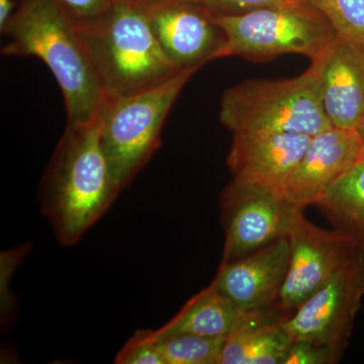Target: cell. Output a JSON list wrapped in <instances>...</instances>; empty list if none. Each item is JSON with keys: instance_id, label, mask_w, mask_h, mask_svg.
I'll use <instances>...</instances> for the list:
<instances>
[{"instance_id": "obj_1", "label": "cell", "mask_w": 364, "mask_h": 364, "mask_svg": "<svg viewBox=\"0 0 364 364\" xmlns=\"http://www.w3.org/2000/svg\"><path fill=\"white\" fill-rule=\"evenodd\" d=\"M4 56H33L51 71L63 95L68 124L98 117L104 88L77 23L55 0H21L4 28Z\"/></svg>"}, {"instance_id": "obj_2", "label": "cell", "mask_w": 364, "mask_h": 364, "mask_svg": "<svg viewBox=\"0 0 364 364\" xmlns=\"http://www.w3.org/2000/svg\"><path fill=\"white\" fill-rule=\"evenodd\" d=\"M119 193L100 143V117L67 124L39 191L41 208L60 243H77Z\"/></svg>"}, {"instance_id": "obj_3", "label": "cell", "mask_w": 364, "mask_h": 364, "mask_svg": "<svg viewBox=\"0 0 364 364\" xmlns=\"http://www.w3.org/2000/svg\"><path fill=\"white\" fill-rule=\"evenodd\" d=\"M77 26L105 97L147 90L182 70L165 55L138 0H117L95 20Z\"/></svg>"}, {"instance_id": "obj_4", "label": "cell", "mask_w": 364, "mask_h": 364, "mask_svg": "<svg viewBox=\"0 0 364 364\" xmlns=\"http://www.w3.org/2000/svg\"><path fill=\"white\" fill-rule=\"evenodd\" d=\"M220 119L233 134L277 132L315 136L331 128L321 90L320 65L312 60L291 78L253 79L228 88Z\"/></svg>"}, {"instance_id": "obj_5", "label": "cell", "mask_w": 364, "mask_h": 364, "mask_svg": "<svg viewBox=\"0 0 364 364\" xmlns=\"http://www.w3.org/2000/svg\"><path fill=\"white\" fill-rule=\"evenodd\" d=\"M200 68L182 69L139 92L105 97L98 114L100 143L119 191L134 181L159 148L163 126L172 107Z\"/></svg>"}, {"instance_id": "obj_6", "label": "cell", "mask_w": 364, "mask_h": 364, "mask_svg": "<svg viewBox=\"0 0 364 364\" xmlns=\"http://www.w3.org/2000/svg\"><path fill=\"white\" fill-rule=\"evenodd\" d=\"M225 41L218 59L240 57L265 62L284 55L318 58L337 37L331 25L312 7H262L238 16L215 18ZM217 59V60H218Z\"/></svg>"}, {"instance_id": "obj_7", "label": "cell", "mask_w": 364, "mask_h": 364, "mask_svg": "<svg viewBox=\"0 0 364 364\" xmlns=\"http://www.w3.org/2000/svg\"><path fill=\"white\" fill-rule=\"evenodd\" d=\"M225 246L221 263L231 262L287 237L299 210L273 189L233 178L221 196Z\"/></svg>"}, {"instance_id": "obj_8", "label": "cell", "mask_w": 364, "mask_h": 364, "mask_svg": "<svg viewBox=\"0 0 364 364\" xmlns=\"http://www.w3.org/2000/svg\"><path fill=\"white\" fill-rule=\"evenodd\" d=\"M287 239L289 270L274 306L289 316L364 249L339 230L329 231L308 221L304 210L296 215Z\"/></svg>"}, {"instance_id": "obj_9", "label": "cell", "mask_w": 364, "mask_h": 364, "mask_svg": "<svg viewBox=\"0 0 364 364\" xmlns=\"http://www.w3.org/2000/svg\"><path fill=\"white\" fill-rule=\"evenodd\" d=\"M364 298V249L306 299L284 326L294 341L308 340L345 351Z\"/></svg>"}, {"instance_id": "obj_10", "label": "cell", "mask_w": 364, "mask_h": 364, "mask_svg": "<svg viewBox=\"0 0 364 364\" xmlns=\"http://www.w3.org/2000/svg\"><path fill=\"white\" fill-rule=\"evenodd\" d=\"M363 161L364 145L358 130L331 127L311 138L282 196L304 210L317 205L334 184Z\"/></svg>"}, {"instance_id": "obj_11", "label": "cell", "mask_w": 364, "mask_h": 364, "mask_svg": "<svg viewBox=\"0 0 364 364\" xmlns=\"http://www.w3.org/2000/svg\"><path fill=\"white\" fill-rule=\"evenodd\" d=\"M143 4L158 42L177 68L203 67L218 59L225 36L213 14L184 2Z\"/></svg>"}, {"instance_id": "obj_12", "label": "cell", "mask_w": 364, "mask_h": 364, "mask_svg": "<svg viewBox=\"0 0 364 364\" xmlns=\"http://www.w3.org/2000/svg\"><path fill=\"white\" fill-rule=\"evenodd\" d=\"M311 138L277 132L233 134L227 164L235 179L282 193Z\"/></svg>"}, {"instance_id": "obj_13", "label": "cell", "mask_w": 364, "mask_h": 364, "mask_svg": "<svg viewBox=\"0 0 364 364\" xmlns=\"http://www.w3.org/2000/svg\"><path fill=\"white\" fill-rule=\"evenodd\" d=\"M287 237L231 261L221 263L213 284L240 311L274 305L289 270Z\"/></svg>"}, {"instance_id": "obj_14", "label": "cell", "mask_w": 364, "mask_h": 364, "mask_svg": "<svg viewBox=\"0 0 364 364\" xmlns=\"http://www.w3.org/2000/svg\"><path fill=\"white\" fill-rule=\"evenodd\" d=\"M317 60L326 114L333 127L364 122V44L336 37Z\"/></svg>"}, {"instance_id": "obj_15", "label": "cell", "mask_w": 364, "mask_h": 364, "mask_svg": "<svg viewBox=\"0 0 364 364\" xmlns=\"http://www.w3.org/2000/svg\"><path fill=\"white\" fill-rule=\"evenodd\" d=\"M274 305L241 311L225 338L221 364H284L294 340Z\"/></svg>"}, {"instance_id": "obj_16", "label": "cell", "mask_w": 364, "mask_h": 364, "mask_svg": "<svg viewBox=\"0 0 364 364\" xmlns=\"http://www.w3.org/2000/svg\"><path fill=\"white\" fill-rule=\"evenodd\" d=\"M241 311L210 284L193 296L176 317L154 330L157 335L191 334L196 336L226 337Z\"/></svg>"}, {"instance_id": "obj_17", "label": "cell", "mask_w": 364, "mask_h": 364, "mask_svg": "<svg viewBox=\"0 0 364 364\" xmlns=\"http://www.w3.org/2000/svg\"><path fill=\"white\" fill-rule=\"evenodd\" d=\"M316 205L334 229L364 247V161L334 184Z\"/></svg>"}, {"instance_id": "obj_18", "label": "cell", "mask_w": 364, "mask_h": 364, "mask_svg": "<svg viewBox=\"0 0 364 364\" xmlns=\"http://www.w3.org/2000/svg\"><path fill=\"white\" fill-rule=\"evenodd\" d=\"M165 364H221L226 337L191 334L157 335L153 331Z\"/></svg>"}, {"instance_id": "obj_19", "label": "cell", "mask_w": 364, "mask_h": 364, "mask_svg": "<svg viewBox=\"0 0 364 364\" xmlns=\"http://www.w3.org/2000/svg\"><path fill=\"white\" fill-rule=\"evenodd\" d=\"M331 25L337 37L364 44V0H299Z\"/></svg>"}, {"instance_id": "obj_20", "label": "cell", "mask_w": 364, "mask_h": 364, "mask_svg": "<svg viewBox=\"0 0 364 364\" xmlns=\"http://www.w3.org/2000/svg\"><path fill=\"white\" fill-rule=\"evenodd\" d=\"M142 4L158 1H178L200 7L208 13L218 16H238L262 7L287 6L299 0H138Z\"/></svg>"}, {"instance_id": "obj_21", "label": "cell", "mask_w": 364, "mask_h": 364, "mask_svg": "<svg viewBox=\"0 0 364 364\" xmlns=\"http://www.w3.org/2000/svg\"><path fill=\"white\" fill-rule=\"evenodd\" d=\"M114 363L165 364L152 330H139L117 352Z\"/></svg>"}, {"instance_id": "obj_22", "label": "cell", "mask_w": 364, "mask_h": 364, "mask_svg": "<svg viewBox=\"0 0 364 364\" xmlns=\"http://www.w3.org/2000/svg\"><path fill=\"white\" fill-rule=\"evenodd\" d=\"M343 351L334 347L296 340L291 344L284 364H333L341 358Z\"/></svg>"}, {"instance_id": "obj_23", "label": "cell", "mask_w": 364, "mask_h": 364, "mask_svg": "<svg viewBox=\"0 0 364 364\" xmlns=\"http://www.w3.org/2000/svg\"><path fill=\"white\" fill-rule=\"evenodd\" d=\"M77 23L95 20L111 9L117 0H55Z\"/></svg>"}, {"instance_id": "obj_24", "label": "cell", "mask_w": 364, "mask_h": 364, "mask_svg": "<svg viewBox=\"0 0 364 364\" xmlns=\"http://www.w3.org/2000/svg\"><path fill=\"white\" fill-rule=\"evenodd\" d=\"M16 6L14 0H0V28L6 25Z\"/></svg>"}, {"instance_id": "obj_25", "label": "cell", "mask_w": 364, "mask_h": 364, "mask_svg": "<svg viewBox=\"0 0 364 364\" xmlns=\"http://www.w3.org/2000/svg\"><path fill=\"white\" fill-rule=\"evenodd\" d=\"M358 130L359 132V134H360L361 139H363L364 145V122L363 124H360V126L358 127Z\"/></svg>"}]
</instances>
